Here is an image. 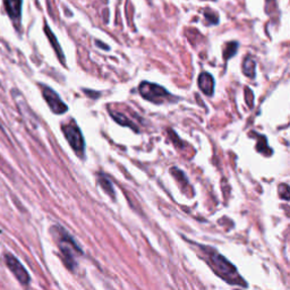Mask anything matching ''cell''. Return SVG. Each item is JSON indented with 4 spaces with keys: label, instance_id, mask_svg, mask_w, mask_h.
<instances>
[{
    "label": "cell",
    "instance_id": "cell-1",
    "mask_svg": "<svg viewBox=\"0 0 290 290\" xmlns=\"http://www.w3.org/2000/svg\"><path fill=\"white\" fill-rule=\"evenodd\" d=\"M201 250L203 251L205 259L208 261V264L212 268V270L217 273L218 276L226 280L227 283L231 285H238L242 287H246V283L242 279V277L238 275L237 269L231 264L228 260L224 258L221 254L218 253L211 247L201 246Z\"/></svg>",
    "mask_w": 290,
    "mask_h": 290
},
{
    "label": "cell",
    "instance_id": "cell-2",
    "mask_svg": "<svg viewBox=\"0 0 290 290\" xmlns=\"http://www.w3.org/2000/svg\"><path fill=\"white\" fill-rule=\"evenodd\" d=\"M53 230L56 231L58 247H59L62 261H64L66 268L74 272L77 268V258L83 254L81 247L64 228L56 226Z\"/></svg>",
    "mask_w": 290,
    "mask_h": 290
},
{
    "label": "cell",
    "instance_id": "cell-3",
    "mask_svg": "<svg viewBox=\"0 0 290 290\" xmlns=\"http://www.w3.org/2000/svg\"><path fill=\"white\" fill-rule=\"evenodd\" d=\"M140 94L145 100L150 101V102L161 104L167 101H171L172 95L168 92L165 87H162L158 84H153L150 82H142L138 87Z\"/></svg>",
    "mask_w": 290,
    "mask_h": 290
},
{
    "label": "cell",
    "instance_id": "cell-4",
    "mask_svg": "<svg viewBox=\"0 0 290 290\" xmlns=\"http://www.w3.org/2000/svg\"><path fill=\"white\" fill-rule=\"evenodd\" d=\"M62 133L65 134V137L67 142L69 143L78 157H83L85 153V140H84L83 134L79 129L76 123L71 121V123L62 126Z\"/></svg>",
    "mask_w": 290,
    "mask_h": 290
},
{
    "label": "cell",
    "instance_id": "cell-5",
    "mask_svg": "<svg viewBox=\"0 0 290 290\" xmlns=\"http://www.w3.org/2000/svg\"><path fill=\"white\" fill-rule=\"evenodd\" d=\"M42 95L45 100V102L49 106V108L51 109V111L56 115H62L67 110H68V107L67 104L62 102V100L60 99V96L58 95L56 92H54L51 87L42 85Z\"/></svg>",
    "mask_w": 290,
    "mask_h": 290
},
{
    "label": "cell",
    "instance_id": "cell-6",
    "mask_svg": "<svg viewBox=\"0 0 290 290\" xmlns=\"http://www.w3.org/2000/svg\"><path fill=\"white\" fill-rule=\"evenodd\" d=\"M5 261L6 264L9 270L11 271L12 275L15 276V278L19 281V284L22 285H28L30 284V275L26 271V269L23 267V264L19 262V261L12 256L10 254L5 255Z\"/></svg>",
    "mask_w": 290,
    "mask_h": 290
},
{
    "label": "cell",
    "instance_id": "cell-7",
    "mask_svg": "<svg viewBox=\"0 0 290 290\" xmlns=\"http://www.w3.org/2000/svg\"><path fill=\"white\" fill-rule=\"evenodd\" d=\"M199 86L205 95L211 96L214 92V78L211 74L202 73L199 76Z\"/></svg>",
    "mask_w": 290,
    "mask_h": 290
},
{
    "label": "cell",
    "instance_id": "cell-8",
    "mask_svg": "<svg viewBox=\"0 0 290 290\" xmlns=\"http://www.w3.org/2000/svg\"><path fill=\"white\" fill-rule=\"evenodd\" d=\"M5 8L12 20H18L22 12V0H3Z\"/></svg>",
    "mask_w": 290,
    "mask_h": 290
},
{
    "label": "cell",
    "instance_id": "cell-9",
    "mask_svg": "<svg viewBox=\"0 0 290 290\" xmlns=\"http://www.w3.org/2000/svg\"><path fill=\"white\" fill-rule=\"evenodd\" d=\"M44 32H45V34H47V36H48L50 43L52 44V48L54 49V51H56L58 58H59V60L62 62V65H64L65 64V56H64V53H62V50L60 48L59 43H58L57 37L53 35V33L51 32V30H50L48 25H45V26H44Z\"/></svg>",
    "mask_w": 290,
    "mask_h": 290
},
{
    "label": "cell",
    "instance_id": "cell-10",
    "mask_svg": "<svg viewBox=\"0 0 290 290\" xmlns=\"http://www.w3.org/2000/svg\"><path fill=\"white\" fill-rule=\"evenodd\" d=\"M98 182L101 188L107 193L108 195H110L112 199H116V194H115V188H113V185L111 183V180L109 179L106 175L103 174H99L98 177Z\"/></svg>",
    "mask_w": 290,
    "mask_h": 290
},
{
    "label": "cell",
    "instance_id": "cell-11",
    "mask_svg": "<svg viewBox=\"0 0 290 290\" xmlns=\"http://www.w3.org/2000/svg\"><path fill=\"white\" fill-rule=\"evenodd\" d=\"M110 115L113 118V120L117 121V123L123 125V126H127V127H130L132 129L135 130V132H138V128H137V125H135L133 123L132 120H130L128 117H126L124 113L121 112H115V111H110Z\"/></svg>",
    "mask_w": 290,
    "mask_h": 290
},
{
    "label": "cell",
    "instance_id": "cell-12",
    "mask_svg": "<svg viewBox=\"0 0 290 290\" xmlns=\"http://www.w3.org/2000/svg\"><path fill=\"white\" fill-rule=\"evenodd\" d=\"M255 60L252 57H247L243 62V71L246 76L254 77L255 76Z\"/></svg>",
    "mask_w": 290,
    "mask_h": 290
},
{
    "label": "cell",
    "instance_id": "cell-13",
    "mask_svg": "<svg viewBox=\"0 0 290 290\" xmlns=\"http://www.w3.org/2000/svg\"><path fill=\"white\" fill-rule=\"evenodd\" d=\"M258 136H259V141H258V143H256V144H258L256 149H258V151L261 153H263L266 155H270L272 153V150L268 146L267 138L262 135H258Z\"/></svg>",
    "mask_w": 290,
    "mask_h": 290
},
{
    "label": "cell",
    "instance_id": "cell-14",
    "mask_svg": "<svg viewBox=\"0 0 290 290\" xmlns=\"http://www.w3.org/2000/svg\"><path fill=\"white\" fill-rule=\"evenodd\" d=\"M237 49H238L237 42H229V43H227L226 49H225V51H224V58H225V59L228 60L229 58L233 57L234 54L237 52Z\"/></svg>",
    "mask_w": 290,
    "mask_h": 290
},
{
    "label": "cell",
    "instance_id": "cell-15",
    "mask_svg": "<svg viewBox=\"0 0 290 290\" xmlns=\"http://www.w3.org/2000/svg\"><path fill=\"white\" fill-rule=\"evenodd\" d=\"M170 171H171V175L175 176V178L177 179L179 183H183L184 185H187L188 184L187 177H186V176H185V174H184V172L182 170L178 169V168H172V169Z\"/></svg>",
    "mask_w": 290,
    "mask_h": 290
},
{
    "label": "cell",
    "instance_id": "cell-16",
    "mask_svg": "<svg viewBox=\"0 0 290 290\" xmlns=\"http://www.w3.org/2000/svg\"><path fill=\"white\" fill-rule=\"evenodd\" d=\"M279 194L285 201L289 200V186L287 184H281L279 186Z\"/></svg>",
    "mask_w": 290,
    "mask_h": 290
},
{
    "label": "cell",
    "instance_id": "cell-17",
    "mask_svg": "<svg viewBox=\"0 0 290 290\" xmlns=\"http://www.w3.org/2000/svg\"><path fill=\"white\" fill-rule=\"evenodd\" d=\"M205 18L209 20L210 24H217L218 20H219V17L216 15V12H213L212 10H205Z\"/></svg>",
    "mask_w": 290,
    "mask_h": 290
},
{
    "label": "cell",
    "instance_id": "cell-18",
    "mask_svg": "<svg viewBox=\"0 0 290 290\" xmlns=\"http://www.w3.org/2000/svg\"><path fill=\"white\" fill-rule=\"evenodd\" d=\"M95 44L98 45V47H101L102 49H104V50H109V47H108L107 44H104V43H102V42H100V41H98V40L95 41Z\"/></svg>",
    "mask_w": 290,
    "mask_h": 290
}]
</instances>
